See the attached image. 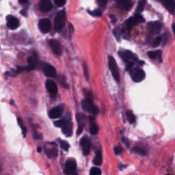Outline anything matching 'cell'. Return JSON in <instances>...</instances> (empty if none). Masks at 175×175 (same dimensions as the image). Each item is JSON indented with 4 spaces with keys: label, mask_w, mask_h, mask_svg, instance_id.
Returning <instances> with one entry per match:
<instances>
[{
    "label": "cell",
    "mask_w": 175,
    "mask_h": 175,
    "mask_svg": "<svg viewBox=\"0 0 175 175\" xmlns=\"http://www.w3.org/2000/svg\"><path fill=\"white\" fill-rule=\"evenodd\" d=\"M98 4H99L100 6L102 7H105L106 4H107V0H97Z\"/></svg>",
    "instance_id": "38"
},
{
    "label": "cell",
    "mask_w": 175,
    "mask_h": 175,
    "mask_svg": "<svg viewBox=\"0 0 175 175\" xmlns=\"http://www.w3.org/2000/svg\"><path fill=\"white\" fill-rule=\"evenodd\" d=\"M60 142V146L63 150H64L65 151H68V148H69V144H68V142L64 140H59Z\"/></svg>",
    "instance_id": "26"
},
{
    "label": "cell",
    "mask_w": 175,
    "mask_h": 175,
    "mask_svg": "<svg viewBox=\"0 0 175 175\" xmlns=\"http://www.w3.org/2000/svg\"><path fill=\"white\" fill-rule=\"evenodd\" d=\"M21 3H25L27 2V0H18Z\"/></svg>",
    "instance_id": "42"
},
{
    "label": "cell",
    "mask_w": 175,
    "mask_h": 175,
    "mask_svg": "<svg viewBox=\"0 0 175 175\" xmlns=\"http://www.w3.org/2000/svg\"><path fill=\"white\" fill-rule=\"evenodd\" d=\"M88 12H89V14L94 16H100L102 15L101 12L98 10H96L94 11H88Z\"/></svg>",
    "instance_id": "34"
},
{
    "label": "cell",
    "mask_w": 175,
    "mask_h": 175,
    "mask_svg": "<svg viewBox=\"0 0 175 175\" xmlns=\"http://www.w3.org/2000/svg\"><path fill=\"white\" fill-rule=\"evenodd\" d=\"M62 132L64 135H66V136L70 137V135H72V123L69 120L67 119L65 124L63 125L62 127Z\"/></svg>",
    "instance_id": "16"
},
{
    "label": "cell",
    "mask_w": 175,
    "mask_h": 175,
    "mask_svg": "<svg viewBox=\"0 0 175 175\" xmlns=\"http://www.w3.org/2000/svg\"><path fill=\"white\" fill-rule=\"evenodd\" d=\"M131 76L135 82H140L145 78V72L141 68H135L131 70Z\"/></svg>",
    "instance_id": "5"
},
{
    "label": "cell",
    "mask_w": 175,
    "mask_h": 175,
    "mask_svg": "<svg viewBox=\"0 0 175 175\" xmlns=\"http://www.w3.org/2000/svg\"><path fill=\"white\" fill-rule=\"evenodd\" d=\"M126 116L127 118V120L129 121L130 123H134L135 122V117L131 111L127 110L126 111Z\"/></svg>",
    "instance_id": "25"
},
{
    "label": "cell",
    "mask_w": 175,
    "mask_h": 175,
    "mask_svg": "<svg viewBox=\"0 0 175 175\" xmlns=\"http://www.w3.org/2000/svg\"><path fill=\"white\" fill-rule=\"evenodd\" d=\"M161 23H159V22L151 23H149V25H148V27H149L150 32H151L152 33H153V34H154V33H159L160 29H161Z\"/></svg>",
    "instance_id": "20"
},
{
    "label": "cell",
    "mask_w": 175,
    "mask_h": 175,
    "mask_svg": "<svg viewBox=\"0 0 175 175\" xmlns=\"http://www.w3.org/2000/svg\"><path fill=\"white\" fill-rule=\"evenodd\" d=\"M46 153H47L48 157H54V156H56L57 154V150L55 148H53V149L50 150L49 151H46Z\"/></svg>",
    "instance_id": "32"
},
{
    "label": "cell",
    "mask_w": 175,
    "mask_h": 175,
    "mask_svg": "<svg viewBox=\"0 0 175 175\" xmlns=\"http://www.w3.org/2000/svg\"><path fill=\"white\" fill-rule=\"evenodd\" d=\"M161 37H157L156 38H154L153 40V41L152 42V46L153 47H157L159 45V44L161 43Z\"/></svg>",
    "instance_id": "30"
},
{
    "label": "cell",
    "mask_w": 175,
    "mask_h": 175,
    "mask_svg": "<svg viewBox=\"0 0 175 175\" xmlns=\"http://www.w3.org/2000/svg\"><path fill=\"white\" fill-rule=\"evenodd\" d=\"M7 25L11 29H15L19 26V21L17 18L14 16H11L8 18V23Z\"/></svg>",
    "instance_id": "18"
},
{
    "label": "cell",
    "mask_w": 175,
    "mask_h": 175,
    "mask_svg": "<svg viewBox=\"0 0 175 175\" xmlns=\"http://www.w3.org/2000/svg\"><path fill=\"white\" fill-rule=\"evenodd\" d=\"M172 29H173V31H174V32L175 33V24H173L172 25Z\"/></svg>",
    "instance_id": "43"
},
{
    "label": "cell",
    "mask_w": 175,
    "mask_h": 175,
    "mask_svg": "<svg viewBox=\"0 0 175 175\" xmlns=\"http://www.w3.org/2000/svg\"><path fill=\"white\" fill-rule=\"evenodd\" d=\"M67 119L66 118H64L62 119H61V120H57L56 122H54V124L57 127H62L63 125L65 124V122H66Z\"/></svg>",
    "instance_id": "29"
},
{
    "label": "cell",
    "mask_w": 175,
    "mask_h": 175,
    "mask_svg": "<svg viewBox=\"0 0 175 175\" xmlns=\"http://www.w3.org/2000/svg\"><path fill=\"white\" fill-rule=\"evenodd\" d=\"M83 70H84V75H85V78H86L87 79H88V67H87L86 64H85V62L83 63Z\"/></svg>",
    "instance_id": "36"
},
{
    "label": "cell",
    "mask_w": 175,
    "mask_h": 175,
    "mask_svg": "<svg viewBox=\"0 0 175 175\" xmlns=\"http://www.w3.org/2000/svg\"><path fill=\"white\" fill-rule=\"evenodd\" d=\"M90 174L91 175H100L101 174V171L99 168H97V167H92L91 169Z\"/></svg>",
    "instance_id": "31"
},
{
    "label": "cell",
    "mask_w": 175,
    "mask_h": 175,
    "mask_svg": "<svg viewBox=\"0 0 175 175\" xmlns=\"http://www.w3.org/2000/svg\"><path fill=\"white\" fill-rule=\"evenodd\" d=\"M46 88L51 96H55L57 93V87L56 83L52 80H47L46 82Z\"/></svg>",
    "instance_id": "13"
},
{
    "label": "cell",
    "mask_w": 175,
    "mask_h": 175,
    "mask_svg": "<svg viewBox=\"0 0 175 175\" xmlns=\"http://www.w3.org/2000/svg\"><path fill=\"white\" fill-rule=\"evenodd\" d=\"M143 22H144V18L139 14H137L135 16L131 17L126 21V29L130 31L137 23H143Z\"/></svg>",
    "instance_id": "4"
},
{
    "label": "cell",
    "mask_w": 175,
    "mask_h": 175,
    "mask_svg": "<svg viewBox=\"0 0 175 175\" xmlns=\"http://www.w3.org/2000/svg\"><path fill=\"white\" fill-rule=\"evenodd\" d=\"M133 151L136 152L138 154H142V155H145L146 154V151L144 149H142V148H139V147H135L133 148Z\"/></svg>",
    "instance_id": "33"
},
{
    "label": "cell",
    "mask_w": 175,
    "mask_h": 175,
    "mask_svg": "<svg viewBox=\"0 0 175 175\" xmlns=\"http://www.w3.org/2000/svg\"><path fill=\"white\" fill-rule=\"evenodd\" d=\"M133 62H131V61H129L126 65V70H130L132 68H133Z\"/></svg>",
    "instance_id": "37"
},
{
    "label": "cell",
    "mask_w": 175,
    "mask_h": 175,
    "mask_svg": "<svg viewBox=\"0 0 175 175\" xmlns=\"http://www.w3.org/2000/svg\"><path fill=\"white\" fill-rule=\"evenodd\" d=\"M122 141H123V142H124V144H125L126 145V146H129V145H128V144H127V142H126V139L124 138V137H122Z\"/></svg>",
    "instance_id": "41"
},
{
    "label": "cell",
    "mask_w": 175,
    "mask_h": 175,
    "mask_svg": "<svg viewBox=\"0 0 175 175\" xmlns=\"http://www.w3.org/2000/svg\"><path fill=\"white\" fill-rule=\"evenodd\" d=\"M37 150H38V151L39 152H41V150H42L41 148H40V147H38V149H37Z\"/></svg>",
    "instance_id": "44"
},
{
    "label": "cell",
    "mask_w": 175,
    "mask_h": 175,
    "mask_svg": "<svg viewBox=\"0 0 175 175\" xmlns=\"http://www.w3.org/2000/svg\"><path fill=\"white\" fill-rule=\"evenodd\" d=\"M108 66L113 78H114L116 81L118 82V81H120V73H119L118 68V66H117L116 60H115V59L113 58L112 56H110L109 57Z\"/></svg>",
    "instance_id": "3"
},
{
    "label": "cell",
    "mask_w": 175,
    "mask_h": 175,
    "mask_svg": "<svg viewBox=\"0 0 175 175\" xmlns=\"http://www.w3.org/2000/svg\"><path fill=\"white\" fill-rule=\"evenodd\" d=\"M84 92L85 98L81 103L83 109L85 111H88V112H91L94 113V114H97L99 112V109L96 106L93 104V97L92 93L87 90H85Z\"/></svg>",
    "instance_id": "1"
},
{
    "label": "cell",
    "mask_w": 175,
    "mask_h": 175,
    "mask_svg": "<svg viewBox=\"0 0 175 175\" xmlns=\"http://www.w3.org/2000/svg\"><path fill=\"white\" fill-rule=\"evenodd\" d=\"M63 111H64V106L62 105H58L57 106V107H53V108L49 111V116L51 118H57L62 116Z\"/></svg>",
    "instance_id": "9"
},
{
    "label": "cell",
    "mask_w": 175,
    "mask_h": 175,
    "mask_svg": "<svg viewBox=\"0 0 175 175\" xmlns=\"http://www.w3.org/2000/svg\"><path fill=\"white\" fill-rule=\"evenodd\" d=\"M102 161H103V157H102V152L100 150H98L96 152V156L94 157V159H93V163L96 165H101Z\"/></svg>",
    "instance_id": "23"
},
{
    "label": "cell",
    "mask_w": 175,
    "mask_h": 175,
    "mask_svg": "<svg viewBox=\"0 0 175 175\" xmlns=\"http://www.w3.org/2000/svg\"><path fill=\"white\" fill-rule=\"evenodd\" d=\"M163 3L169 12L175 14V1L174 0H159Z\"/></svg>",
    "instance_id": "15"
},
{
    "label": "cell",
    "mask_w": 175,
    "mask_h": 175,
    "mask_svg": "<svg viewBox=\"0 0 175 175\" xmlns=\"http://www.w3.org/2000/svg\"><path fill=\"white\" fill-rule=\"evenodd\" d=\"M18 124H19L20 127H21V129L22 130V133H23V136H24V137H25L26 135V128L25 127V126H24L23 121H22V120L20 118H18Z\"/></svg>",
    "instance_id": "27"
},
{
    "label": "cell",
    "mask_w": 175,
    "mask_h": 175,
    "mask_svg": "<svg viewBox=\"0 0 175 175\" xmlns=\"http://www.w3.org/2000/svg\"><path fill=\"white\" fill-rule=\"evenodd\" d=\"M148 57L152 59H159V62H162V58H161V51H148L147 53Z\"/></svg>",
    "instance_id": "21"
},
{
    "label": "cell",
    "mask_w": 175,
    "mask_h": 175,
    "mask_svg": "<svg viewBox=\"0 0 175 175\" xmlns=\"http://www.w3.org/2000/svg\"><path fill=\"white\" fill-rule=\"evenodd\" d=\"M80 145H81V148H82V150L83 152V154L85 155H88L90 153V142L88 138L86 137H83L80 140Z\"/></svg>",
    "instance_id": "10"
},
{
    "label": "cell",
    "mask_w": 175,
    "mask_h": 175,
    "mask_svg": "<svg viewBox=\"0 0 175 175\" xmlns=\"http://www.w3.org/2000/svg\"><path fill=\"white\" fill-rule=\"evenodd\" d=\"M116 18L114 16H111V22L114 23H116Z\"/></svg>",
    "instance_id": "40"
},
{
    "label": "cell",
    "mask_w": 175,
    "mask_h": 175,
    "mask_svg": "<svg viewBox=\"0 0 175 175\" xmlns=\"http://www.w3.org/2000/svg\"><path fill=\"white\" fill-rule=\"evenodd\" d=\"M54 1L55 4L59 7L63 6L66 3V0H54Z\"/></svg>",
    "instance_id": "35"
},
{
    "label": "cell",
    "mask_w": 175,
    "mask_h": 175,
    "mask_svg": "<svg viewBox=\"0 0 175 175\" xmlns=\"http://www.w3.org/2000/svg\"><path fill=\"white\" fill-rule=\"evenodd\" d=\"M65 171L64 173L66 174H76V163L72 160H68L66 162V165H65Z\"/></svg>",
    "instance_id": "11"
},
{
    "label": "cell",
    "mask_w": 175,
    "mask_h": 175,
    "mask_svg": "<svg viewBox=\"0 0 175 175\" xmlns=\"http://www.w3.org/2000/svg\"><path fill=\"white\" fill-rule=\"evenodd\" d=\"M90 132L92 135H96V134L98 133V126L97 124L95 123L94 120H95V118H94V116H90Z\"/></svg>",
    "instance_id": "19"
},
{
    "label": "cell",
    "mask_w": 175,
    "mask_h": 175,
    "mask_svg": "<svg viewBox=\"0 0 175 175\" xmlns=\"http://www.w3.org/2000/svg\"><path fill=\"white\" fill-rule=\"evenodd\" d=\"M39 27L42 33H48L51 28V22L48 18H42L39 21Z\"/></svg>",
    "instance_id": "8"
},
{
    "label": "cell",
    "mask_w": 175,
    "mask_h": 175,
    "mask_svg": "<svg viewBox=\"0 0 175 175\" xmlns=\"http://www.w3.org/2000/svg\"><path fill=\"white\" fill-rule=\"evenodd\" d=\"M66 21V13L64 10L59 11L55 18V29L57 31H60L64 27Z\"/></svg>",
    "instance_id": "2"
},
{
    "label": "cell",
    "mask_w": 175,
    "mask_h": 175,
    "mask_svg": "<svg viewBox=\"0 0 175 175\" xmlns=\"http://www.w3.org/2000/svg\"><path fill=\"white\" fill-rule=\"evenodd\" d=\"M49 46H51L52 51L55 54L57 55H60L62 53V48L61 45L58 41L55 40H50L49 41Z\"/></svg>",
    "instance_id": "14"
},
{
    "label": "cell",
    "mask_w": 175,
    "mask_h": 175,
    "mask_svg": "<svg viewBox=\"0 0 175 175\" xmlns=\"http://www.w3.org/2000/svg\"><path fill=\"white\" fill-rule=\"evenodd\" d=\"M114 152L116 154H120L121 153L120 148H119V147H117V146L115 147V148H114Z\"/></svg>",
    "instance_id": "39"
},
{
    "label": "cell",
    "mask_w": 175,
    "mask_h": 175,
    "mask_svg": "<svg viewBox=\"0 0 175 175\" xmlns=\"http://www.w3.org/2000/svg\"><path fill=\"white\" fill-rule=\"evenodd\" d=\"M118 5L120 8L125 10H129L131 8V1L130 0H120L118 1Z\"/></svg>",
    "instance_id": "22"
},
{
    "label": "cell",
    "mask_w": 175,
    "mask_h": 175,
    "mask_svg": "<svg viewBox=\"0 0 175 175\" xmlns=\"http://www.w3.org/2000/svg\"><path fill=\"white\" fill-rule=\"evenodd\" d=\"M77 119L78 122V129L77 131V135H79V134L81 133V132H82L83 129V127H84L85 126V116L83 113H77Z\"/></svg>",
    "instance_id": "12"
},
{
    "label": "cell",
    "mask_w": 175,
    "mask_h": 175,
    "mask_svg": "<svg viewBox=\"0 0 175 175\" xmlns=\"http://www.w3.org/2000/svg\"><path fill=\"white\" fill-rule=\"evenodd\" d=\"M145 5V0H141L138 3V5H137V12L138 13H140L142 11L144 10Z\"/></svg>",
    "instance_id": "28"
},
{
    "label": "cell",
    "mask_w": 175,
    "mask_h": 175,
    "mask_svg": "<svg viewBox=\"0 0 175 175\" xmlns=\"http://www.w3.org/2000/svg\"><path fill=\"white\" fill-rule=\"evenodd\" d=\"M118 54L120 57L123 60L126 61V62H129L130 60H137V57L135 54H133L131 51H119Z\"/></svg>",
    "instance_id": "6"
},
{
    "label": "cell",
    "mask_w": 175,
    "mask_h": 175,
    "mask_svg": "<svg viewBox=\"0 0 175 175\" xmlns=\"http://www.w3.org/2000/svg\"><path fill=\"white\" fill-rule=\"evenodd\" d=\"M40 8L43 12H48L51 10L53 5L50 0H40Z\"/></svg>",
    "instance_id": "17"
},
{
    "label": "cell",
    "mask_w": 175,
    "mask_h": 175,
    "mask_svg": "<svg viewBox=\"0 0 175 175\" xmlns=\"http://www.w3.org/2000/svg\"><path fill=\"white\" fill-rule=\"evenodd\" d=\"M27 62H28V66H26L27 67V70H30L33 69L36 64V59L34 58L33 57H29L27 58Z\"/></svg>",
    "instance_id": "24"
},
{
    "label": "cell",
    "mask_w": 175,
    "mask_h": 175,
    "mask_svg": "<svg viewBox=\"0 0 175 175\" xmlns=\"http://www.w3.org/2000/svg\"><path fill=\"white\" fill-rule=\"evenodd\" d=\"M42 70L46 77H54L56 75V70L53 66L49 64H43L42 65Z\"/></svg>",
    "instance_id": "7"
}]
</instances>
